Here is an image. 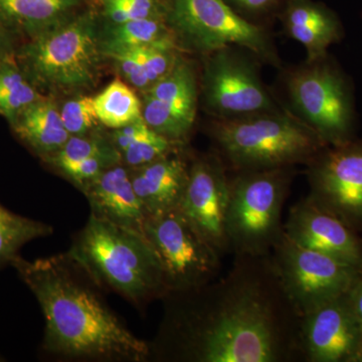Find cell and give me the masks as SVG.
Here are the masks:
<instances>
[{
	"instance_id": "12",
	"label": "cell",
	"mask_w": 362,
	"mask_h": 362,
	"mask_svg": "<svg viewBox=\"0 0 362 362\" xmlns=\"http://www.w3.org/2000/svg\"><path fill=\"white\" fill-rule=\"evenodd\" d=\"M307 197L362 230V139L328 146L307 164Z\"/></svg>"
},
{
	"instance_id": "17",
	"label": "cell",
	"mask_w": 362,
	"mask_h": 362,
	"mask_svg": "<svg viewBox=\"0 0 362 362\" xmlns=\"http://www.w3.org/2000/svg\"><path fill=\"white\" fill-rule=\"evenodd\" d=\"M90 204V216L143 233L147 216L136 194L129 168L122 163L104 173L81 189Z\"/></svg>"
},
{
	"instance_id": "32",
	"label": "cell",
	"mask_w": 362,
	"mask_h": 362,
	"mask_svg": "<svg viewBox=\"0 0 362 362\" xmlns=\"http://www.w3.org/2000/svg\"><path fill=\"white\" fill-rule=\"evenodd\" d=\"M223 1L245 20L258 23V21L271 16H277L279 11L287 0H223Z\"/></svg>"
},
{
	"instance_id": "20",
	"label": "cell",
	"mask_w": 362,
	"mask_h": 362,
	"mask_svg": "<svg viewBox=\"0 0 362 362\" xmlns=\"http://www.w3.org/2000/svg\"><path fill=\"white\" fill-rule=\"evenodd\" d=\"M86 0H0V23L21 40L70 20Z\"/></svg>"
},
{
	"instance_id": "1",
	"label": "cell",
	"mask_w": 362,
	"mask_h": 362,
	"mask_svg": "<svg viewBox=\"0 0 362 362\" xmlns=\"http://www.w3.org/2000/svg\"><path fill=\"white\" fill-rule=\"evenodd\" d=\"M150 358L173 362L300 361V316L270 255L235 256L223 277L169 293Z\"/></svg>"
},
{
	"instance_id": "22",
	"label": "cell",
	"mask_w": 362,
	"mask_h": 362,
	"mask_svg": "<svg viewBox=\"0 0 362 362\" xmlns=\"http://www.w3.org/2000/svg\"><path fill=\"white\" fill-rule=\"evenodd\" d=\"M165 18H145L100 26L99 45L104 59L133 51L173 35Z\"/></svg>"
},
{
	"instance_id": "29",
	"label": "cell",
	"mask_w": 362,
	"mask_h": 362,
	"mask_svg": "<svg viewBox=\"0 0 362 362\" xmlns=\"http://www.w3.org/2000/svg\"><path fill=\"white\" fill-rule=\"evenodd\" d=\"M62 121L69 134L83 136L101 129L94 97L77 95L59 106Z\"/></svg>"
},
{
	"instance_id": "21",
	"label": "cell",
	"mask_w": 362,
	"mask_h": 362,
	"mask_svg": "<svg viewBox=\"0 0 362 362\" xmlns=\"http://www.w3.org/2000/svg\"><path fill=\"white\" fill-rule=\"evenodd\" d=\"M11 129L42 160L57 153L71 136L62 121L58 105L47 96L26 108Z\"/></svg>"
},
{
	"instance_id": "19",
	"label": "cell",
	"mask_w": 362,
	"mask_h": 362,
	"mask_svg": "<svg viewBox=\"0 0 362 362\" xmlns=\"http://www.w3.org/2000/svg\"><path fill=\"white\" fill-rule=\"evenodd\" d=\"M277 18L287 37L303 45L306 61L323 58L331 45L344 37L339 16L315 0H287Z\"/></svg>"
},
{
	"instance_id": "25",
	"label": "cell",
	"mask_w": 362,
	"mask_h": 362,
	"mask_svg": "<svg viewBox=\"0 0 362 362\" xmlns=\"http://www.w3.org/2000/svg\"><path fill=\"white\" fill-rule=\"evenodd\" d=\"M52 233L54 228L49 223L13 213L0 204V268L11 266L28 243Z\"/></svg>"
},
{
	"instance_id": "5",
	"label": "cell",
	"mask_w": 362,
	"mask_h": 362,
	"mask_svg": "<svg viewBox=\"0 0 362 362\" xmlns=\"http://www.w3.org/2000/svg\"><path fill=\"white\" fill-rule=\"evenodd\" d=\"M96 11L82 9L70 20L23 40L16 59L42 92L71 94L97 84L104 57Z\"/></svg>"
},
{
	"instance_id": "6",
	"label": "cell",
	"mask_w": 362,
	"mask_h": 362,
	"mask_svg": "<svg viewBox=\"0 0 362 362\" xmlns=\"http://www.w3.org/2000/svg\"><path fill=\"white\" fill-rule=\"evenodd\" d=\"M228 233L235 256L271 254L284 232L283 207L295 168L232 173Z\"/></svg>"
},
{
	"instance_id": "7",
	"label": "cell",
	"mask_w": 362,
	"mask_h": 362,
	"mask_svg": "<svg viewBox=\"0 0 362 362\" xmlns=\"http://www.w3.org/2000/svg\"><path fill=\"white\" fill-rule=\"evenodd\" d=\"M290 111L315 131L328 146L356 138L357 114L354 87L337 61H305L286 71Z\"/></svg>"
},
{
	"instance_id": "34",
	"label": "cell",
	"mask_w": 362,
	"mask_h": 362,
	"mask_svg": "<svg viewBox=\"0 0 362 362\" xmlns=\"http://www.w3.org/2000/svg\"><path fill=\"white\" fill-rule=\"evenodd\" d=\"M349 303L356 315L362 332V276L356 281L349 294Z\"/></svg>"
},
{
	"instance_id": "23",
	"label": "cell",
	"mask_w": 362,
	"mask_h": 362,
	"mask_svg": "<svg viewBox=\"0 0 362 362\" xmlns=\"http://www.w3.org/2000/svg\"><path fill=\"white\" fill-rule=\"evenodd\" d=\"M45 97L16 59L0 63V115L11 127L26 108Z\"/></svg>"
},
{
	"instance_id": "9",
	"label": "cell",
	"mask_w": 362,
	"mask_h": 362,
	"mask_svg": "<svg viewBox=\"0 0 362 362\" xmlns=\"http://www.w3.org/2000/svg\"><path fill=\"white\" fill-rule=\"evenodd\" d=\"M201 95L214 119H233L284 108L259 76L251 52L226 47L204 54ZM256 58V57H255Z\"/></svg>"
},
{
	"instance_id": "24",
	"label": "cell",
	"mask_w": 362,
	"mask_h": 362,
	"mask_svg": "<svg viewBox=\"0 0 362 362\" xmlns=\"http://www.w3.org/2000/svg\"><path fill=\"white\" fill-rule=\"evenodd\" d=\"M94 100L100 122L108 129H117L143 118L141 99L122 78L112 81Z\"/></svg>"
},
{
	"instance_id": "2",
	"label": "cell",
	"mask_w": 362,
	"mask_h": 362,
	"mask_svg": "<svg viewBox=\"0 0 362 362\" xmlns=\"http://www.w3.org/2000/svg\"><path fill=\"white\" fill-rule=\"evenodd\" d=\"M11 266L44 314L45 354L71 361H148L149 343L116 315L102 286L70 252L33 261L18 256Z\"/></svg>"
},
{
	"instance_id": "8",
	"label": "cell",
	"mask_w": 362,
	"mask_h": 362,
	"mask_svg": "<svg viewBox=\"0 0 362 362\" xmlns=\"http://www.w3.org/2000/svg\"><path fill=\"white\" fill-rule=\"evenodd\" d=\"M169 28L185 51L207 54L226 47L251 52L259 62L281 68L265 26L245 20L223 0H164Z\"/></svg>"
},
{
	"instance_id": "4",
	"label": "cell",
	"mask_w": 362,
	"mask_h": 362,
	"mask_svg": "<svg viewBox=\"0 0 362 362\" xmlns=\"http://www.w3.org/2000/svg\"><path fill=\"white\" fill-rule=\"evenodd\" d=\"M211 136L228 173L307 165L328 145L287 107L233 119H214Z\"/></svg>"
},
{
	"instance_id": "3",
	"label": "cell",
	"mask_w": 362,
	"mask_h": 362,
	"mask_svg": "<svg viewBox=\"0 0 362 362\" xmlns=\"http://www.w3.org/2000/svg\"><path fill=\"white\" fill-rule=\"evenodd\" d=\"M69 252L103 289L137 308L168 294L159 259L142 233L90 216Z\"/></svg>"
},
{
	"instance_id": "14",
	"label": "cell",
	"mask_w": 362,
	"mask_h": 362,
	"mask_svg": "<svg viewBox=\"0 0 362 362\" xmlns=\"http://www.w3.org/2000/svg\"><path fill=\"white\" fill-rule=\"evenodd\" d=\"M199 99L197 70L183 56L168 76L141 93L143 120L159 135L185 145L194 128Z\"/></svg>"
},
{
	"instance_id": "33",
	"label": "cell",
	"mask_w": 362,
	"mask_h": 362,
	"mask_svg": "<svg viewBox=\"0 0 362 362\" xmlns=\"http://www.w3.org/2000/svg\"><path fill=\"white\" fill-rule=\"evenodd\" d=\"M21 39L0 23V63L16 59Z\"/></svg>"
},
{
	"instance_id": "35",
	"label": "cell",
	"mask_w": 362,
	"mask_h": 362,
	"mask_svg": "<svg viewBox=\"0 0 362 362\" xmlns=\"http://www.w3.org/2000/svg\"><path fill=\"white\" fill-rule=\"evenodd\" d=\"M349 362H362V347L350 358Z\"/></svg>"
},
{
	"instance_id": "11",
	"label": "cell",
	"mask_w": 362,
	"mask_h": 362,
	"mask_svg": "<svg viewBox=\"0 0 362 362\" xmlns=\"http://www.w3.org/2000/svg\"><path fill=\"white\" fill-rule=\"evenodd\" d=\"M143 235L159 259L168 294L201 287L220 275L221 257L180 209L147 218Z\"/></svg>"
},
{
	"instance_id": "18",
	"label": "cell",
	"mask_w": 362,
	"mask_h": 362,
	"mask_svg": "<svg viewBox=\"0 0 362 362\" xmlns=\"http://www.w3.org/2000/svg\"><path fill=\"white\" fill-rule=\"evenodd\" d=\"M185 149L141 168H130L133 187L147 218L180 209L190 166Z\"/></svg>"
},
{
	"instance_id": "15",
	"label": "cell",
	"mask_w": 362,
	"mask_h": 362,
	"mask_svg": "<svg viewBox=\"0 0 362 362\" xmlns=\"http://www.w3.org/2000/svg\"><path fill=\"white\" fill-rule=\"evenodd\" d=\"M347 294L300 317V361L349 362L361 349V326Z\"/></svg>"
},
{
	"instance_id": "26",
	"label": "cell",
	"mask_w": 362,
	"mask_h": 362,
	"mask_svg": "<svg viewBox=\"0 0 362 362\" xmlns=\"http://www.w3.org/2000/svg\"><path fill=\"white\" fill-rule=\"evenodd\" d=\"M96 156L118 157L121 159L120 153L109 137V133L102 129L87 135L70 136L68 141L57 153L42 161L57 171L59 168Z\"/></svg>"
},
{
	"instance_id": "16",
	"label": "cell",
	"mask_w": 362,
	"mask_h": 362,
	"mask_svg": "<svg viewBox=\"0 0 362 362\" xmlns=\"http://www.w3.org/2000/svg\"><path fill=\"white\" fill-rule=\"evenodd\" d=\"M356 233L308 197L291 207L284 223L293 242L362 270V242Z\"/></svg>"
},
{
	"instance_id": "28",
	"label": "cell",
	"mask_w": 362,
	"mask_h": 362,
	"mask_svg": "<svg viewBox=\"0 0 362 362\" xmlns=\"http://www.w3.org/2000/svg\"><path fill=\"white\" fill-rule=\"evenodd\" d=\"M185 147V145L171 141L151 130L124 150L121 163L129 168H141Z\"/></svg>"
},
{
	"instance_id": "31",
	"label": "cell",
	"mask_w": 362,
	"mask_h": 362,
	"mask_svg": "<svg viewBox=\"0 0 362 362\" xmlns=\"http://www.w3.org/2000/svg\"><path fill=\"white\" fill-rule=\"evenodd\" d=\"M110 59L114 62L120 78H122L124 82L131 88L143 93L151 87L136 49L117 54L112 57Z\"/></svg>"
},
{
	"instance_id": "13",
	"label": "cell",
	"mask_w": 362,
	"mask_h": 362,
	"mask_svg": "<svg viewBox=\"0 0 362 362\" xmlns=\"http://www.w3.org/2000/svg\"><path fill=\"white\" fill-rule=\"evenodd\" d=\"M230 175L221 157L190 159L189 175L180 211L221 257L232 252L228 233Z\"/></svg>"
},
{
	"instance_id": "30",
	"label": "cell",
	"mask_w": 362,
	"mask_h": 362,
	"mask_svg": "<svg viewBox=\"0 0 362 362\" xmlns=\"http://www.w3.org/2000/svg\"><path fill=\"white\" fill-rule=\"evenodd\" d=\"M121 163L118 157L96 156L58 169L56 173L63 176L78 190L82 189L90 180L104 173L106 169Z\"/></svg>"
},
{
	"instance_id": "27",
	"label": "cell",
	"mask_w": 362,
	"mask_h": 362,
	"mask_svg": "<svg viewBox=\"0 0 362 362\" xmlns=\"http://www.w3.org/2000/svg\"><path fill=\"white\" fill-rule=\"evenodd\" d=\"M107 23L165 18L164 0H95Z\"/></svg>"
},
{
	"instance_id": "10",
	"label": "cell",
	"mask_w": 362,
	"mask_h": 362,
	"mask_svg": "<svg viewBox=\"0 0 362 362\" xmlns=\"http://www.w3.org/2000/svg\"><path fill=\"white\" fill-rule=\"evenodd\" d=\"M287 299L300 317L350 291L362 270L307 249L283 232L270 254Z\"/></svg>"
}]
</instances>
